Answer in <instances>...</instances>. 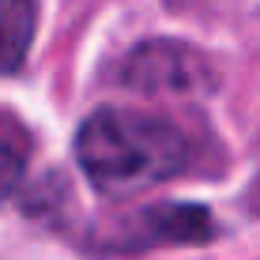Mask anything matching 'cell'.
I'll list each match as a JSON object with an SVG mask.
<instances>
[{
    "instance_id": "3957f363",
    "label": "cell",
    "mask_w": 260,
    "mask_h": 260,
    "mask_svg": "<svg viewBox=\"0 0 260 260\" xmlns=\"http://www.w3.org/2000/svg\"><path fill=\"white\" fill-rule=\"evenodd\" d=\"M215 230L211 215L196 204H158L128 230L136 234V245H196L208 241Z\"/></svg>"
},
{
    "instance_id": "7a4b0ae2",
    "label": "cell",
    "mask_w": 260,
    "mask_h": 260,
    "mask_svg": "<svg viewBox=\"0 0 260 260\" xmlns=\"http://www.w3.org/2000/svg\"><path fill=\"white\" fill-rule=\"evenodd\" d=\"M121 79L140 94H208L215 87V68L200 49L155 38L124 57Z\"/></svg>"
},
{
    "instance_id": "277c9868",
    "label": "cell",
    "mask_w": 260,
    "mask_h": 260,
    "mask_svg": "<svg viewBox=\"0 0 260 260\" xmlns=\"http://www.w3.org/2000/svg\"><path fill=\"white\" fill-rule=\"evenodd\" d=\"M38 26V0H0V76L23 68Z\"/></svg>"
},
{
    "instance_id": "6da1fadb",
    "label": "cell",
    "mask_w": 260,
    "mask_h": 260,
    "mask_svg": "<svg viewBox=\"0 0 260 260\" xmlns=\"http://www.w3.org/2000/svg\"><path fill=\"white\" fill-rule=\"evenodd\" d=\"M76 158L102 192L128 196L177 177L189 166V143L162 117L98 110L76 136Z\"/></svg>"
},
{
    "instance_id": "5b68a950",
    "label": "cell",
    "mask_w": 260,
    "mask_h": 260,
    "mask_svg": "<svg viewBox=\"0 0 260 260\" xmlns=\"http://www.w3.org/2000/svg\"><path fill=\"white\" fill-rule=\"evenodd\" d=\"M19 177H23V151L0 136V200L19 185Z\"/></svg>"
}]
</instances>
